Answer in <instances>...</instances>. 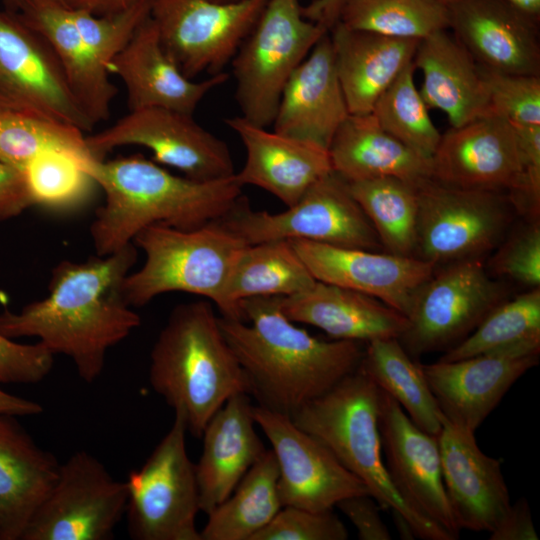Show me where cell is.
<instances>
[{
    "label": "cell",
    "mask_w": 540,
    "mask_h": 540,
    "mask_svg": "<svg viewBox=\"0 0 540 540\" xmlns=\"http://www.w3.org/2000/svg\"><path fill=\"white\" fill-rule=\"evenodd\" d=\"M137 257L132 242L106 256L59 262L45 298L18 313L6 309L0 314V334L38 338L54 355L69 357L79 377L93 383L103 371L107 351L141 324L123 293Z\"/></svg>",
    "instance_id": "obj_1"
},
{
    "label": "cell",
    "mask_w": 540,
    "mask_h": 540,
    "mask_svg": "<svg viewBox=\"0 0 540 540\" xmlns=\"http://www.w3.org/2000/svg\"><path fill=\"white\" fill-rule=\"evenodd\" d=\"M281 296L241 301L244 319L219 317L224 337L260 406L292 416L360 365L364 348L351 340L325 341L297 327L282 311Z\"/></svg>",
    "instance_id": "obj_2"
},
{
    "label": "cell",
    "mask_w": 540,
    "mask_h": 540,
    "mask_svg": "<svg viewBox=\"0 0 540 540\" xmlns=\"http://www.w3.org/2000/svg\"><path fill=\"white\" fill-rule=\"evenodd\" d=\"M90 175L105 195L90 226L99 256L132 243L151 225L193 230L216 221L232 208L242 189L235 174L197 181L173 175L140 154L97 161Z\"/></svg>",
    "instance_id": "obj_3"
},
{
    "label": "cell",
    "mask_w": 540,
    "mask_h": 540,
    "mask_svg": "<svg viewBox=\"0 0 540 540\" xmlns=\"http://www.w3.org/2000/svg\"><path fill=\"white\" fill-rule=\"evenodd\" d=\"M149 381L197 438L231 396L250 395L248 378L210 301L183 303L171 311L151 350Z\"/></svg>",
    "instance_id": "obj_4"
},
{
    "label": "cell",
    "mask_w": 540,
    "mask_h": 540,
    "mask_svg": "<svg viewBox=\"0 0 540 540\" xmlns=\"http://www.w3.org/2000/svg\"><path fill=\"white\" fill-rule=\"evenodd\" d=\"M380 389L359 368L297 410L296 426L321 441L368 488L381 508L403 514L417 538L454 540L442 527L413 510L391 482L379 431Z\"/></svg>",
    "instance_id": "obj_5"
},
{
    "label": "cell",
    "mask_w": 540,
    "mask_h": 540,
    "mask_svg": "<svg viewBox=\"0 0 540 540\" xmlns=\"http://www.w3.org/2000/svg\"><path fill=\"white\" fill-rule=\"evenodd\" d=\"M133 243L142 249L145 260L124 281V297L131 307L180 291L203 296L218 309L231 270L247 245L217 221L193 230L151 225Z\"/></svg>",
    "instance_id": "obj_6"
},
{
    "label": "cell",
    "mask_w": 540,
    "mask_h": 540,
    "mask_svg": "<svg viewBox=\"0 0 540 540\" xmlns=\"http://www.w3.org/2000/svg\"><path fill=\"white\" fill-rule=\"evenodd\" d=\"M328 32L303 16L299 0H268L232 59L241 116L271 125L291 75Z\"/></svg>",
    "instance_id": "obj_7"
},
{
    "label": "cell",
    "mask_w": 540,
    "mask_h": 540,
    "mask_svg": "<svg viewBox=\"0 0 540 540\" xmlns=\"http://www.w3.org/2000/svg\"><path fill=\"white\" fill-rule=\"evenodd\" d=\"M216 221L246 244L303 239L370 251L383 248L348 182L333 170L283 212L252 210L240 196Z\"/></svg>",
    "instance_id": "obj_8"
},
{
    "label": "cell",
    "mask_w": 540,
    "mask_h": 540,
    "mask_svg": "<svg viewBox=\"0 0 540 540\" xmlns=\"http://www.w3.org/2000/svg\"><path fill=\"white\" fill-rule=\"evenodd\" d=\"M186 423L175 413L173 424L143 466L129 473L126 508L130 538L201 540L195 464L186 450Z\"/></svg>",
    "instance_id": "obj_9"
},
{
    "label": "cell",
    "mask_w": 540,
    "mask_h": 540,
    "mask_svg": "<svg viewBox=\"0 0 540 540\" xmlns=\"http://www.w3.org/2000/svg\"><path fill=\"white\" fill-rule=\"evenodd\" d=\"M506 297L505 285L488 275L481 259L445 264L414 295L398 340L412 358L445 352L470 335Z\"/></svg>",
    "instance_id": "obj_10"
},
{
    "label": "cell",
    "mask_w": 540,
    "mask_h": 540,
    "mask_svg": "<svg viewBox=\"0 0 540 540\" xmlns=\"http://www.w3.org/2000/svg\"><path fill=\"white\" fill-rule=\"evenodd\" d=\"M414 256L438 264L481 259L501 242L514 208L501 192L467 189L428 178L417 184Z\"/></svg>",
    "instance_id": "obj_11"
},
{
    "label": "cell",
    "mask_w": 540,
    "mask_h": 540,
    "mask_svg": "<svg viewBox=\"0 0 540 540\" xmlns=\"http://www.w3.org/2000/svg\"><path fill=\"white\" fill-rule=\"evenodd\" d=\"M127 501L126 481L116 480L92 454L77 451L60 464L22 540H109Z\"/></svg>",
    "instance_id": "obj_12"
},
{
    "label": "cell",
    "mask_w": 540,
    "mask_h": 540,
    "mask_svg": "<svg viewBox=\"0 0 540 540\" xmlns=\"http://www.w3.org/2000/svg\"><path fill=\"white\" fill-rule=\"evenodd\" d=\"M268 0H152L162 45L189 79L215 75L233 59Z\"/></svg>",
    "instance_id": "obj_13"
},
{
    "label": "cell",
    "mask_w": 540,
    "mask_h": 540,
    "mask_svg": "<svg viewBox=\"0 0 540 540\" xmlns=\"http://www.w3.org/2000/svg\"><path fill=\"white\" fill-rule=\"evenodd\" d=\"M86 144L99 160L116 147L142 146L152 152L156 163L197 181L224 179L236 173L222 139L200 126L192 115L166 108L130 111L110 127L86 136Z\"/></svg>",
    "instance_id": "obj_14"
},
{
    "label": "cell",
    "mask_w": 540,
    "mask_h": 540,
    "mask_svg": "<svg viewBox=\"0 0 540 540\" xmlns=\"http://www.w3.org/2000/svg\"><path fill=\"white\" fill-rule=\"evenodd\" d=\"M0 109L39 115L83 132L95 126L47 41L5 9L0 10Z\"/></svg>",
    "instance_id": "obj_15"
},
{
    "label": "cell",
    "mask_w": 540,
    "mask_h": 540,
    "mask_svg": "<svg viewBox=\"0 0 540 540\" xmlns=\"http://www.w3.org/2000/svg\"><path fill=\"white\" fill-rule=\"evenodd\" d=\"M253 417L277 460L282 507L322 511L333 509L347 497L370 495L356 475L321 441L296 426L290 416L257 405L253 406Z\"/></svg>",
    "instance_id": "obj_16"
},
{
    "label": "cell",
    "mask_w": 540,
    "mask_h": 540,
    "mask_svg": "<svg viewBox=\"0 0 540 540\" xmlns=\"http://www.w3.org/2000/svg\"><path fill=\"white\" fill-rule=\"evenodd\" d=\"M431 178L455 187L515 196L522 188L524 169L513 126L490 113L450 127L431 158Z\"/></svg>",
    "instance_id": "obj_17"
},
{
    "label": "cell",
    "mask_w": 540,
    "mask_h": 540,
    "mask_svg": "<svg viewBox=\"0 0 540 540\" xmlns=\"http://www.w3.org/2000/svg\"><path fill=\"white\" fill-rule=\"evenodd\" d=\"M380 391L379 431L392 484L413 510L457 539L460 529L443 483L438 436L417 427L393 398Z\"/></svg>",
    "instance_id": "obj_18"
},
{
    "label": "cell",
    "mask_w": 540,
    "mask_h": 540,
    "mask_svg": "<svg viewBox=\"0 0 540 540\" xmlns=\"http://www.w3.org/2000/svg\"><path fill=\"white\" fill-rule=\"evenodd\" d=\"M539 355L508 349L421 368L442 416L475 432L512 385L538 365Z\"/></svg>",
    "instance_id": "obj_19"
},
{
    "label": "cell",
    "mask_w": 540,
    "mask_h": 540,
    "mask_svg": "<svg viewBox=\"0 0 540 540\" xmlns=\"http://www.w3.org/2000/svg\"><path fill=\"white\" fill-rule=\"evenodd\" d=\"M289 241L317 281L372 296L405 316L414 295L436 268L415 256Z\"/></svg>",
    "instance_id": "obj_20"
},
{
    "label": "cell",
    "mask_w": 540,
    "mask_h": 540,
    "mask_svg": "<svg viewBox=\"0 0 540 540\" xmlns=\"http://www.w3.org/2000/svg\"><path fill=\"white\" fill-rule=\"evenodd\" d=\"M438 435L443 483L459 529L491 532L511 507L501 461L477 445L475 432L441 414Z\"/></svg>",
    "instance_id": "obj_21"
},
{
    "label": "cell",
    "mask_w": 540,
    "mask_h": 540,
    "mask_svg": "<svg viewBox=\"0 0 540 540\" xmlns=\"http://www.w3.org/2000/svg\"><path fill=\"white\" fill-rule=\"evenodd\" d=\"M447 7L449 30L483 69L540 76V24L504 0H456Z\"/></svg>",
    "instance_id": "obj_22"
},
{
    "label": "cell",
    "mask_w": 540,
    "mask_h": 540,
    "mask_svg": "<svg viewBox=\"0 0 540 540\" xmlns=\"http://www.w3.org/2000/svg\"><path fill=\"white\" fill-rule=\"evenodd\" d=\"M107 70L117 74L124 83L130 111L156 107L190 115L211 90L229 78L226 72L201 81L187 78L165 51L150 16L109 63Z\"/></svg>",
    "instance_id": "obj_23"
},
{
    "label": "cell",
    "mask_w": 540,
    "mask_h": 540,
    "mask_svg": "<svg viewBox=\"0 0 540 540\" xmlns=\"http://www.w3.org/2000/svg\"><path fill=\"white\" fill-rule=\"evenodd\" d=\"M241 139L246 160L237 182L264 189L287 207L332 171L328 149L314 142L268 131L242 116L225 119Z\"/></svg>",
    "instance_id": "obj_24"
},
{
    "label": "cell",
    "mask_w": 540,
    "mask_h": 540,
    "mask_svg": "<svg viewBox=\"0 0 540 540\" xmlns=\"http://www.w3.org/2000/svg\"><path fill=\"white\" fill-rule=\"evenodd\" d=\"M349 114L328 32L291 75L272 124L275 132L328 149Z\"/></svg>",
    "instance_id": "obj_25"
},
{
    "label": "cell",
    "mask_w": 540,
    "mask_h": 540,
    "mask_svg": "<svg viewBox=\"0 0 540 540\" xmlns=\"http://www.w3.org/2000/svg\"><path fill=\"white\" fill-rule=\"evenodd\" d=\"M255 425L247 393L231 396L207 423L195 464L200 510L206 515L230 496L267 450Z\"/></svg>",
    "instance_id": "obj_26"
},
{
    "label": "cell",
    "mask_w": 540,
    "mask_h": 540,
    "mask_svg": "<svg viewBox=\"0 0 540 540\" xmlns=\"http://www.w3.org/2000/svg\"><path fill=\"white\" fill-rule=\"evenodd\" d=\"M448 30L422 39L413 65L422 73L419 91L428 109L441 110L459 127L492 111L483 68Z\"/></svg>",
    "instance_id": "obj_27"
},
{
    "label": "cell",
    "mask_w": 540,
    "mask_h": 540,
    "mask_svg": "<svg viewBox=\"0 0 540 540\" xmlns=\"http://www.w3.org/2000/svg\"><path fill=\"white\" fill-rule=\"evenodd\" d=\"M16 14L47 41L73 95L91 121L96 125L107 120L117 88L79 33L71 8L61 0H25Z\"/></svg>",
    "instance_id": "obj_28"
},
{
    "label": "cell",
    "mask_w": 540,
    "mask_h": 540,
    "mask_svg": "<svg viewBox=\"0 0 540 540\" xmlns=\"http://www.w3.org/2000/svg\"><path fill=\"white\" fill-rule=\"evenodd\" d=\"M280 305L291 321L320 328L335 340L398 338L408 322L372 296L320 281L306 291L280 297Z\"/></svg>",
    "instance_id": "obj_29"
},
{
    "label": "cell",
    "mask_w": 540,
    "mask_h": 540,
    "mask_svg": "<svg viewBox=\"0 0 540 540\" xmlns=\"http://www.w3.org/2000/svg\"><path fill=\"white\" fill-rule=\"evenodd\" d=\"M329 35L350 114L372 112L378 98L413 61L421 41L354 30L341 22Z\"/></svg>",
    "instance_id": "obj_30"
},
{
    "label": "cell",
    "mask_w": 540,
    "mask_h": 540,
    "mask_svg": "<svg viewBox=\"0 0 540 540\" xmlns=\"http://www.w3.org/2000/svg\"><path fill=\"white\" fill-rule=\"evenodd\" d=\"M59 466L15 416L0 414V540H22L53 487Z\"/></svg>",
    "instance_id": "obj_31"
},
{
    "label": "cell",
    "mask_w": 540,
    "mask_h": 540,
    "mask_svg": "<svg viewBox=\"0 0 540 540\" xmlns=\"http://www.w3.org/2000/svg\"><path fill=\"white\" fill-rule=\"evenodd\" d=\"M328 152L332 170L347 182L391 176L417 185L431 178V159L388 134L372 113L349 114Z\"/></svg>",
    "instance_id": "obj_32"
},
{
    "label": "cell",
    "mask_w": 540,
    "mask_h": 540,
    "mask_svg": "<svg viewBox=\"0 0 540 540\" xmlns=\"http://www.w3.org/2000/svg\"><path fill=\"white\" fill-rule=\"evenodd\" d=\"M316 281L289 240L247 244L231 270L219 311L224 318L245 321L241 301L291 296Z\"/></svg>",
    "instance_id": "obj_33"
},
{
    "label": "cell",
    "mask_w": 540,
    "mask_h": 540,
    "mask_svg": "<svg viewBox=\"0 0 540 540\" xmlns=\"http://www.w3.org/2000/svg\"><path fill=\"white\" fill-rule=\"evenodd\" d=\"M380 390L393 398L421 430L438 436L441 412L417 363L398 338L367 342L358 367Z\"/></svg>",
    "instance_id": "obj_34"
},
{
    "label": "cell",
    "mask_w": 540,
    "mask_h": 540,
    "mask_svg": "<svg viewBox=\"0 0 540 540\" xmlns=\"http://www.w3.org/2000/svg\"><path fill=\"white\" fill-rule=\"evenodd\" d=\"M278 477L275 454L267 449L230 496L207 514L201 540H252L282 508Z\"/></svg>",
    "instance_id": "obj_35"
},
{
    "label": "cell",
    "mask_w": 540,
    "mask_h": 540,
    "mask_svg": "<svg viewBox=\"0 0 540 540\" xmlns=\"http://www.w3.org/2000/svg\"><path fill=\"white\" fill-rule=\"evenodd\" d=\"M355 200L388 253L414 256L417 240V185L391 177L348 182Z\"/></svg>",
    "instance_id": "obj_36"
},
{
    "label": "cell",
    "mask_w": 540,
    "mask_h": 540,
    "mask_svg": "<svg viewBox=\"0 0 540 540\" xmlns=\"http://www.w3.org/2000/svg\"><path fill=\"white\" fill-rule=\"evenodd\" d=\"M508 349L540 352V287L500 303L439 360L455 361Z\"/></svg>",
    "instance_id": "obj_37"
},
{
    "label": "cell",
    "mask_w": 540,
    "mask_h": 540,
    "mask_svg": "<svg viewBox=\"0 0 540 540\" xmlns=\"http://www.w3.org/2000/svg\"><path fill=\"white\" fill-rule=\"evenodd\" d=\"M350 29L422 40L449 29V10L440 0H349L340 21Z\"/></svg>",
    "instance_id": "obj_38"
},
{
    "label": "cell",
    "mask_w": 540,
    "mask_h": 540,
    "mask_svg": "<svg viewBox=\"0 0 540 540\" xmlns=\"http://www.w3.org/2000/svg\"><path fill=\"white\" fill-rule=\"evenodd\" d=\"M67 151L93 163L97 159L77 127L35 114L0 109V161L24 172L39 153Z\"/></svg>",
    "instance_id": "obj_39"
},
{
    "label": "cell",
    "mask_w": 540,
    "mask_h": 540,
    "mask_svg": "<svg viewBox=\"0 0 540 540\" xmlns=\"http://www.w3.org/2000/svg\"><path fill=\"white\" fill-rule=\"evenodd\" d=\"M415 70L412 61L378 98L371 113L388 134L431 159L442 134L431 120L429 109L416 88Z\"/></svg>",
    "instance_id": "obj_40"
},
{
    "label": "cell",
    "mask_w": 540,
    "mask_h": 540,
    "mask_svg": "<svg viewBox=\"0 0 540 540\" xmlns=\"http://www.w3.org/2000/svg\"><path fill=\"white\" fill-rule=\"evenodd\" d=\"M96 162L59 150L36 155L24 170L34 205L62 209L83 201L96 184L90 175Z\"/></svg>",
    "instance_id": "obj_41"
},
{
    "label": "cell",
    "mask_w": 540,
    "mask_h": 540,
    "mask_svg": "<svg viewBox=\"0 0 540 540\" xmlns=\"http://www.w3.org/2000/svg\"><path fill=\"white\" fill-rule=\"evenodd\" d=\"M151 3L152 0H141L123 11L107 15L71 8V14L85 43L107 69L150 16Z\"/></svg>",
    "instance_id": "obj_42"
},
{
    "label": "cell",
    "mask_w": 540,
    "mask_h": 540,
    "mask_svg": "<svg viewBox=\"0 0 540 540\" xmlns=\"http://www.w3.org/2000/svg\"><path fill=\"white\" fill-rule=\"evenodd\" d=\"M483 70L492 113L511 124L540 126V76Z\"/></svg>",
    "instance_id": "obj_43"
},
{
    "label": "cell",
    "mask_w": 540,
    "mask_h": 540,
    "mask_svg": "<svg viewBox=\"0 0 540 540\" xmlns=\"http://www.w3.org/2000/svg\"><path fill=\"white\" fill-rule=\"evenodd\" d=\"M348 531L333 509L284 506L252 540H346Z\"/></svg>",
    "instance_id": "obj_44"
},
{
    "label": "cell",
    "mask_w": 540,
    "mask_h": 540,
    "mask_svg": "<svg viewBox=\"0 0 540 540\" xmlns=\"http://www.w3.org/2000/svg\"><path fill=\"white\" fill-rule=\"evenodd\" d=\"M490 269L530 289L540 285L539 220L521 227L503 242L490 260Z\"/></svg>",
    "instance_id": "obj_45"
},
{
    "label": "cell",
    "mask_w": 540,
    "mask_h": 540,
    "mask_svg": "<svg viewBox=\"0 0 540 540\" xmlns=\"http://www.w3.org/2000/svg\"><path fill=\"white\" fill-rule=\"evenodd\" d=\"M53 364L54 354L42 343L21 344L0 334V383L36 384Z\"/></svg>",
    "instance_id": "obj_46"
},
{
    "label": "cell",
    "mask_w": 540,
    "mask_h": 540,
    "mask_svg": "<svg viewBox=\"0 0 540 540\" xmlns=\"http://www.w3.org/2000/svg\"><path fill=\"white\" fill-rule=\"evenodd\" d=\"M352 522L360 540H390L391 534L380 515V505L369 494L347 497L336 504Z\"/></svg>",
    "instance_id": "obj_47"
},
{
    "label": "cell",
    "mask_w": 540,
    "mask_h": 540,
    "mask_svg": "<svg viewBox=\"0 0 540 540\" xmlns=\"http://www.w3.org/2000/svg\"><path fill=\"white\" fill-rule=\"evenodd\" d=\"M33 205L24 172L0 161V222L20 215Z\"/></svg>",
    "instance_id": "obj_48"
},
{
    "label": "cell",
    "mask_w": 540,
    "mask_h": 540,
    "mask_svg": "<svg viewBox=\"0 0 540 540\" xmlns=\"http://www.w3.org/2000/svg\"><path fill=\"white\" fill-rule=\"evenodd\" d=\"M490 540H537L529 505L524 498L517 500L500 523L490 532Z\"/></svg>",
    "instance_id": "obj_49"
},
{
    "label": "cell",
    "mask_w": 540,
    "mask_h": 540,
    "mask_svg": "<svg viewBox=\"0 0 540 540\" xmlns=\"http://www.w3.org/2000/svg\"><path fill=\"white\" fill-rule=\"evenodd\" d=\"M349 0H313L302 6V13L308 20L330 31L339 21Z\"/></svg>",
    "instance_id": "obj_50"
},
{
    "label": "cell",
    "mask_w": 540,
    "mask_h": 540,
    "mask_svg": "<svg viewBox=\"0 0 540 540\" xmlns=\"http://www.w3.org/2000/svg\"><path fill=\"white\" fill-rule=\"evenodd\" d=\"M72 9L94 15H107L123 11L141 0H61Z\"/></svg>",
    "instance_id": "obj_51"
},
{
    "label": "cell",
    "mask_w": 540,
    "mask_h": 540,
    "mask_svg": "<svg viewBox=\"0 0 540 540\" xmlns=\"http://www.w3.org/2000/svg\"><path fill=\"white\" fill-rule=\"evenodd\" d=\"M42 412L41 404L0 389V414L25 417L35 416Z\"/></svg>",
    "instance_id": "obj_52"
},
{
    "label": "cell",
    "mask_w": 540,
    "mask_h": 540,
    "mask_svg": "<svg viewBox=\"0 0 540 540\" xmlns=\"http://www.w3.org/2000/svg\"><path fill=\"white\" fill-rule=\"evenodd\" d=\"M521 13L540 24V0H504Z\"/></svg>",
    "instance_id": "obj_53"
},
{
    "label": "cell",
    "mask_w": 540,
    "mask_h": 540,
    "mask_svg": "<svg viewBox=\"0 0 540 540\" xmlns=\"http://www.w3.org/2000/svg\"><path fill=\"white\" fill-rule=\"evenodd\" d=\"M392 514V518L394 520L396 530L398 531L399 536L402 539H408L412 540L417 538L416 532L412 526V524L408 521V519L401 513L390 510Z\"/></svg>",
    "instance_id": "obj_54"
},
{
    "label": "cell",
    "mask_w": 540,
    "mask_h": 540,
    "mask_svg": "<svg viewBox=\"0 0 540 540\" xmlns=\"http://www.w3.org/2000/svg\"><path fill=\"white\" fill-rule=\"evenodd\" d=\"M1 1L4 4L5 10L12 13H16L25 0H1Z\"/></svg>",
    "instance_id": "obj_55"
},
{
    "label": "cell",
    "mask_w": 540,
    "mask_h": 540,
    "mask_svg": "<svg viewBox=\"0 0 540 540\" xmlns=\"http://www.w3.org/2000/svg\"><path fill=\"white\" fill-rule=\"evenodd\" d=\"M440 1H442L443 3H445L447 5V4L452 3V2H454L456 0H440Z\"/></svg>",
    "instance_id": "obj_56"
},
{
    "label": "cell",
    "mask_w": 540,
    "mask_h": 540,
    "mask_svg": "<svg viewBox=\"0 0 540 540\" xmlns=\"http://www.w3.org/2000/svg\"><path fill=\"white\" fill-rule=\"evenodd\" d=\"M213 1H216V2H230V1H235V0H213Z\"/></svg>",
    "instance_id": "obj_57"
}]
</instances>
